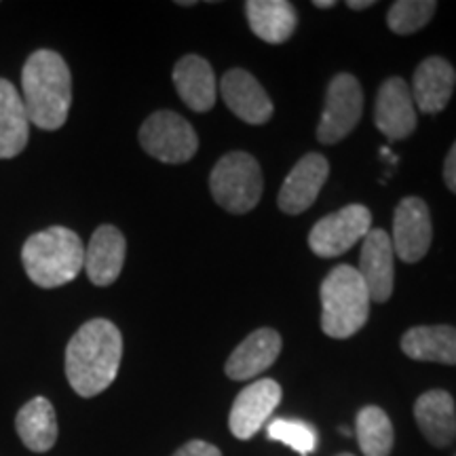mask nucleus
<instances>
[{
	"label": "nucleus",
	"mask_w": 456,
	"mask_h": 456,
	"mask_svg": "<svg viewBox=\"0 0 456 456\" xmlns=\"http://www.w3.org/2000/svg\"><path fill=\"white\" fill-rule=\"evenodd\" d=\"M123 336L108 319L83 323L66 346V379L81 397H95L117 379Z\"/></svg>",
	"instance_id": "obj_1"
},
{
	"label": "nucleus",
	"mask_w": 456,
	"mask_h": 456,
	"mask_svg": "<svg viewBox=\"0 0 456 456\" xmlns=\"http://www.w3.org/2000/svg\"><path fill=\"white\" fill-rule=\"evenodd\" d=\"M21 100L34 127H64L72 106V77L64 57L51 49L34 51L21 70Z\"/></svg>",
	"instance_id": "obj_2"
},
{
	"label": "nucleus",
	"mask_w": 456,
	"mask_h": 456,
	"mask_svg": "<svg viewBox=\"0 0 456 456\" xmlns=\"http://www.w3.org/2000/svg\"><path fill=\"white\" fill-rule=\"evenodd\" d=\"M21 262L32 283L51 289L74 281L85 266V245L66 226H49L24 243Z\"/></svg>",
	"instance_id": "obj_3"
},
{
	"label": "nucleus",
	"mask_w": 456,
	"mask_h": 456,
	"mask_svg": "<svg viewBox=\"0 0 456 456\" xmlns=\"http://www.w3.org/2000/svg\"><path fill=\"white\" fill-rule=\"evenodd\" d=\"M370 294L357 269L340 265L322 283V330L330 338H351L366 326Z\"/></svg>",
	"instance_id": "obj_4"
},
{
	"label": "nucleus",
	"mask_w": 456,
	"mask_h": 456,
	"mask_svg": "<svg viewBox=\"0 0 456 456\" xmlns=\"http://www.w3.org/2000/svg\"><path fill=\"white\" fill-rule=\"evenodd\" d=\"M216 203L231 214H248L258 205L265 182L258 161L248 152H228L216 163L209 175Z\"/></svg>",
	"instance_id": "obj_5"
},
{
	"label": "nucleus",
	"mask_w": 456,
	"mask_h": 456,
	"mask_svg": "<svg viewBox=\"0 0 456 456\" xmlns=\"http://www.w3.org/2000/svg\"><path fill=\"white\" fill-rule=\"evenodd\" d=\"M140 144L157 161L171 165L191 161L199 151L197 131L171 110H159L146 118L140 127Z\"/></svg>",
	"instance_id": "obj_6"
},
{
	"label": "nucleus",
	"mask_w": 456,
	"mask_h": 456,
	"mask_svg": "<svg viewBox=\"0 0 456 456\" xmlns=\"http://www.w3.org/2000/svg\"><path fill=\"white\" fill-rule=\"evenodd\" d=\"M363 110L362 85L353 74H336L328 85L326 106L317 127V140L322 144H338L355 129Z\"/></svg>",
	"instance_id": "obj_7"
},
{
	"label": "nucleus",
	"mask_w": 456,
	"mask_h": 456,
	"mask_svg": "<svg viewBox=\"0 0 456 456\" xmlns=\"http://www.w3.org/2000/svg\"><path fill=\"white\" fill-rule=\"evenodd\" d=\"M372 231V214L366 205H346L340 212L326 216L309 232L311 249L322 258H336L349 252Z\"/></svg>",
	"instance_id": "obj_8"
},
{
	"label": "nucleus",
	"mask_w": 456,
	"mask_h": 456,
	"mask_svg": "<svg viewBox=\"0 0 456 456\" xmlns=\"http://www.w3.org/2000/svg\"><path fill=\"white\" fill-rule=\"evenodd\" d=\"M433 241L431 212L419 197H406L399 201L393 216V252L399 260L414 265L423 260Z\"/></svg>",
	"instance_id": "obj_9"
},
{
	"label": "nucleus",
	"mask_w": 456,
	"mask_h": 456,
	"mask_svg": "<svg viewBox=\"0 0 456 456\" xmlns=\"http://www.w3.org/2000/svg\"><path fill=\"white\" fill-rule=\"evenodd\" d=\"M279 402H281V387L273 379L256 380L245 387L232 403L231 419H228L232 436L237 440L254 437L262 429V425L269 420V416L275 412Z\"/></svg>",
	"instance_id": "obj_10"
},
{
	"label": "nucleus",
	"mask_w": 456,
	"mask_h": 456,
	"mask_svg": "<svg viewBox=\"0 0 456 456\" xmlns=\"http://www.w3.org/2000/svg\"><path fill=\"white\" fill-rule=\"evenodd\" d=\"M374 123L387 140L408 138L416 129V106L408 83L391 77L380 85L374 104Z\"/></svg>",
	"instance_id": "obj_11"
},
{
	"label": "nucleus",
	"mask_w": 456,
	"mask_h": 456,
	"mask_svg": "<svg viewBox=\"0 0 456 456\" xmlns=\"http://www.w3.org/2000/svg\"><path fill=\"white\" fill-rule=\"evenodd\" d=\"M330 174L328 159L319 152H309L294 165L279 191V208L289 216H298L315 203Z\"/></svg>",
	"instance_id": "obj_12"
},
{
	"label": "nucleus",
	"mask_w": 456,
	"mask_h": 456,
	"mask_svg": "<svg viewBox=\"0 0 456 456\" xmlns=\"http://www.w3.org/2000/svg\"><path fill=\"white\" fill-rule=\"evenodd\" d=\"M393 243L389 232L383 228H372L363 237L362 256H359V269L363 283H366L370 300L387 302L393 294V277H395V265H393Z\"/></svg>",
	"instance_id": "obj_13"
},
{
	"label": "nucleus",
	"mask_w": 456,
	"mask_h": 456,
	"mask_svg": "<svg viewBox=\"0 0 456 456\" xmlns=\"http://www.w3.org/2000/svg\"><path fill=\"white\" fill-rule=\"evenodd\" d=\"M220 94L224 104L243 123L262 125L273 117V102L265 87L248 70L232 68L220 81Z\"/></svg>",
	"instance_id": "obj_14"
},
{
	"label": "nucleus",
	"mask_w": 456,
	"mask_h": 456,
	"mask_svg": "<svg viewBox=\"0 0 456 456\" xmlns=\"http://www.w3.org/2000/svg\"><path fill=\"white\" fill-rule=\"evenodd\" d=\"M127 243L123 232L112 224H102L95 228L94 237L85 248V271L91 283L106 288L117 281L125 265Z\"/></svg>",
	"instance_id": "obj_15"
},
{
	"label": "nucleus",
	"mask_w": 456,
	"mask_h": 456,
	"mask_svg": "<svg viewBox=\"0 0 456 456\" xmlns=\"http://www.w3.org/2000/svg\"><path fill=\"white\" fill-rule=\"evenodd\" d=\"M456 70L444 57H427L419 64L412 81V100L416 110L437 114L448 106L454 94Z\"/></svg>",
	"instance_id": "obj_16"
},
{
	"label": "nucleus",
	"mask_w": 456,
	"mask_h": 456,
	"mask_svg": "<svg viewBox=\"0 0 456 456\" xmlns=\"http://www.w3.org/2000/svg\"><path fill=\"white\" fill-rule=\"evenodd\" d=\"M281 353V336L271 328L256 330L245 338L226 362V376L232 380H249L269 370Z\"/></svg>",
	"instance_id": "obj_17"
},
{
	"label": "nucleus",
	"mask_w": 456,
	"mask_h": 456,
	"mask_svg": "<svg viewBox=\"0 0 456 456\" xmlns=\"http://www.w3.org/2000/svg\"><path fill=\"white\" fill-rule=\"evenodd\" d=\"M414 419L425 440L436 448H446L456 440V408L448 391L423 393L414 403Z\"/></svg>",
	"instance_id": "obj_18"
},
{
	"label": "nucleus",
	"mask_w": 456,
	"mask_h": 456,
	"mask_svg": "<svg viewBox=\"0 0 456 456\" xmlns=\"http://www.w3.org/2000/svg\"><path fill=\"white\" fill-rule=\"evenodd\" d=\"M174 85L182 102L195 112L212 110L218 98V83L208 60L201 55H184L174 68Z\"/></svg>",
	"instance_id": "obj_19"
},
{
	"label": "nucleus",
	"mask_w": 456,
	"mask_h": 456,
	"mask_svg": "<svg viewBox=\"0 0 456 456\" xmlns=\"http://www.w3.org/2000/svg\"><path fill=\"white\" fill-rule=\"evenodd\" d=\"M30 138V118H28L21 94L15 85L0 78V159H13L24 151Z\"/></svg>",
	"instance_id": "obj_20"
},
{
	"label": "nucleus",
	"mask_w": 456,
	"mask_h": 456,
	"mask_svg": "<svg viewBox=\"0 0 456 456\" xmlns=\"http://www.w3.org/2000/svg\"><path fill=\"white\" fill-rule=\"evenodd\" d=\"M15 431L32 452H47L57 442V416L47 397H34L15 416Z\"/></svg>",
	"instance_id": "obj_21"
},
{
	"label": "nucleus",
	"mask_w": 456,
	"mask_h": 456,
	"mask_svg": "<svg viewBox=\"0 0 456 456\" xmlns=\"http://www.w3.org/2000/svg\"><path fill=\"white\" fill-rule=\"evenodd\" d=\"M249 28L265 43L281 45L296 30V9L285 0H249L245 3Z\"/></svg>",
	"instance_id": "obj_22"
},
{
	"label": "nucleus",
	"mask_w": 456,
	"mask_h": 456,
	"mask_svg": "<svg viewBox=\"0 0 456 456\" xmlns=\"http://www.w3.org/2000/svg\"><path fill=\"white\" fill-rule=\"evenodd\" d=\"M402 351L416 362L456 366V328L416 326L403 334Z\"/></svg>",
	"instance_id": "obj_23"
},
{
	"label": "nucleus",
	"mask_w": 456,
	"mask_h": 456,
	"mask_svg": "<svg viewBox=\"0 0 456 456\" xmlns=\"http://www.w3.org/2000/svg\"><path fill=\"white\" fill-rule=\"evenodd\" d=\"M357 442L366 456H389L393 450V425L383 408L366 406L357 414Z\"/></svg>",
	"instance_id": "obj_24"
},
{
	"label": "nucleus",
	"mask_w": 456,
	"mask_h": 456,
	"mask_svg": "<svg viewBox=\"0 0 456 456\" xmlns=\"http://www.w3.org/2000/svg\"><path fill=\"white\" fill-rule=\"evenodd\" d=\"M437 3L433 0H399L393 3L387 15V24L395 34H414L429 24L431 17L436 15Z\"/></svg>",
	"instance_id": "obj_25"
},
{
	"label": "nucleus",
	"mask_w": 456,
	"mask_h": 456,
	"mask_svg": "<svg viewBox=\"0 0 456 456\" xmlns=\"http://www.w3.org/2000/svg\"><path fill=\"white\" fill-rule=\"evenodd\" d=\"M271 440L283 442L285 446L296 450L300 456H309L317 446V433L311 425L302 423V420H288L277 419L269 425Z\"/></svg>",
	"instance_id": "obj_26"
},
{
	"label": "nucleus",
	"mask_w": 456,
	"mask_h": 456,
	"mask_svg": "<svg viewBox=\"0 0 456 456\" xmlns=\"http://www.w3.org/2000/svg\"><path fill=\"white\" fill-rule=\"evenodd\" d=\"M174 456H222V452L214 446V444L192 440V442H186Z\"/></svg>",
	"instance_id": "obj_27"
},
{
	"label": "nucleus",
	"mask_w": 456,
	"mask_h": 456,
	"mask_svg": "<svg viewBox=\"0 0 456 456\" xmlns=\"http://www.w3.org/2000/svg\"><path fill=\"white\" fill-rule=\"evenodd\" d=\"M444 182H446V186L456 195V142L450 148L446 163H444Z\"/></svg>",
	"instance_id": "obj_28"
},
{
	"label": "nucleus",
	"mask_w": 456,
	"mask_h": 456,
	"mask_svg": "<svg viewBox=\"0 0 456 456\" xmlns=\"http://www.w3.org/2000/svg\"><path fill=\"white\" fill-rule=\"evenodd\" d=\"M349 9H368V7H374V0H349Z\"/></svg>",
	"instance_id": "obj_29"
},
{
	"label": "nucleus",
	"mask_w": 456,
	"mask_h": 456,
	"mask_svg": "<svg viewBox=\"0 0 456 456\" xmlns=\"http://www.w3.org/2000/svg\"><path fill=\"white\" fill-rule=\"evenodd\" d=\"M313 4H315V7H319V9H332L336 3H334V0H315Z\"/></svg>",
	"instance_id": "obj_30"
},
{
	"label": "nucleus",
	"mask_w": 456,
	"mask_h": 456,
	"mask_svg": "<svg viewBox=\"0 0 456 456\" xmlns=\"http://www.w3.org/2000/svg\"><path fill=\"white\" fill-rule=\"evenodd\" d=\"M340 456H353V454H340Z\"/></svg>",
	"instance_id": "obj_31"
}]
</instances>
